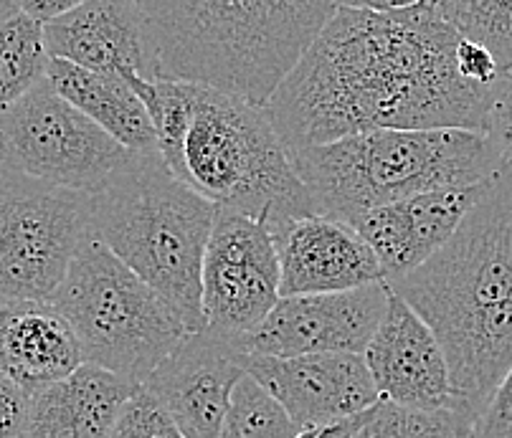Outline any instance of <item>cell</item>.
Masks as SVG:
<instances>
[{"label":"cell","instance_id":"obj_1","mask_svg":"<svg viewBox=\"0 0 512 438\" xmlns=\"http://www.w3.org/2000/svg\"><path fill=\"white\" fill-rule=\"evenodd\" d=\"M459 33L424 6L335 8L267 102L287 152L373 130L485 132L500 87L467 82Z\"/></svg>","mask_w":512,"mask_h":438},{"label":"cell","instance_id":"obj_2","mask_svg":"<svg viewBox=\"0 0 512 438\" xmlns=\"http://www.w3.org/2000/svg\"><path fill=\"white\" fill-rule=\"evenodd\" d=\"M148 109L170 173L213 206L231 208L277 231L315 216L310 190L295 173L264 107L183 79L125 76Z\"/></svg>","mask_w":512,"mask_h":438},{"label":"cell","instance_id":"obj_3","mask_svg":"<svg viewBox=\"0 0 512 438\" xmlns=\"http://www.w3.org/2000/svg\"><path fill=\"white\" fill-rule=\"evenodd\" d=\"M434 330L459 401L480 416L512 368V165L426 264L388 284Z\"/></svg>","mask_w":512,"mask_h":438},{"label":"cell","instance_id":"obj_4","mask_svg":"<svg viewBox=\"0 0 512 438\" xmlns=\"http://www.w3.org/2000/svg\"><path fill=\"white\" fill-rule=\"evenodd\" d=\"M168 79L264 104L333 16V0H137Z\"/></svg>","mask_w":512,"mask_h":438},{"label":"cell","instance_id":"obj_5","mask_svg":"<svg viewBox=\"0 0 512 438\" xmlns=\"http://www.w3.org/2000/svg\"><path fill=\"white\" fill-rule=\"evenodd\" d=\"M289 157L315 211L345 223L409 195L482 185L507 165L495 142L472 130H373Z\"/></svg>","mask_w":512,"mask_h":438},{"label":"cell","instance_id":"obj_6","mask_svg":"<svg viewBox=\"0 0 512 438\" xmlns=\"http://www.w3.org/2000/svg\"><path fill=\"white\" fill-rule=\"evenodd\" d=\"M216 206L175 178L160 152H135L92 195V238L175 309L188 332L206 330L201 269Z\"/></svg>","mask_w":512,"mask_h":438},{"label":"cell","instance_id":"obj_7","mask_svg":"<svg viewBox=\"0 0 512 438\" xmlns=\"http://www.w3.org/2000/svg\"><path fill=\"white\" fill-rule=\"evenodd\" d=\"M84 363L142 385L191 332L175 309L97 238L84 241L54 294Z\"/></svg>","mask_w":512,"mask_h":438},{"label":"cell","instance_id":"obj_8","mask_svg":"<svg viewBox=\"0 0 512 438\" xmlns=\"http://www.w3.org/2000/svg\"><path fill=\"white\" fill-rule=\"evenodd\" d=\"M92 238V195L0 165V302H51Z\"/></svg>","mask_w":512,"mask_h":438},{"label":"cell","instance_id":"obj_9","mask_svg":"<svg viewBox=\"0 0 512 438\" xmlns=\"http://www.w3.org/2000/svg\"><path fill=\"white\" fill-rule=\"evenodd\" d=\"M132 155L46 79L0 112V165L51 185L94 195Z\"/></svg>","mask_w":512,"mask_h":438},{"label":"cell","instance_id":"obj_10","mask_svg":"<svg viewBox=\"0 0 512 438\" xmlns=\"http://www.w3.org/2000/svg\"><path fill=\"white\" fill-rule=\"evenodd\" d=\"M206 330L239 342L279 302V259L264 223L216 206L201 269Z\"/></svg>","mask_w":512,"mask_h":438},{"label":"cell","instance_id":"obj_11","mask_svg":"<svg viewBox=\"0 0 512 438\" xmlns=\"http://www.w3.org/2000/svg\"><path fill=\"white\" fill-rule=\"evenodd\" d=\"M391 289L386 282L327 294L279 297L267 320L239 340L246 355H363L386 314Z\"/></svg>","mask_w":512,"mask_h":438},{"label":"cell","instance_id":"obj_12","mask_svg":"<svg viewBox=\"0 0 512 438\" xmlns=\"http://www.w3.org/2000/svg\"><path fill=\"white\" fill-rule=\"evenodd\" d=\"M244 370L284 406L300 428L327 426L381 401L363 355H244Z\"/></svg>","mask_w":512,"mask_h":438},{"label":"cell","instance_id":"obj_13","mask_svg":"<svg viewBox=\"0 0 512 438\" xmlns=\"http://www.w3.org/2000/svg\"><path fill=\"white\" fill-rule=\"evenodd\" d=\"M244 355L234 340L211 330L191 332L150 373L145 388L186 438H218L231 393L244 378Z\"/></svg>","mask_w":512,"mask_h":438},{"label":"cell","instance_id":"obj_14","mask_svg":"<svg viewBox=\"0 0 512 438\" xmlns=\"http://www.w3.org/2000/svg\"><path fill=\"white\" fill-rule=\"evenodd\" d=\"M363 357L381 401L416 411H434L459 401L434 330L398 294L388 297L386 314Z\"/></svg>","mask_w":512,"mask_h":438},{"label":"cell","instance_id":"obj_15","mask_svg":"<svg viewBox=\"0 0 512 438\" xmlns=\"http://www.w3.org/2000/svg\"><path fill=\"white\" fill-rule=\"evenodd\" d=\"M51 59L115 76H163L158 49L137 0H87L84 6L44 23Z\"/></svg>","mask_w":512,"mask_h":438},{"label":"cell","instance_id":"obj_16","mask_svg":"<svg viewBox=\"0 0 512 438\" xmlns=\"http://www.w3.org/2000/svg\"><path fill=\"white\" fill-rule=\"evenodd\" d=\"M272 236L279 259V297L345 292L383 282L371 246L338 218L302 216L279 226Z\"/></svg>","mask_w":512,"mask_h":438},{"label":"cell","instance_id":"obj_17","mask_svg":"<svg viewBox=\"0 0 512 438\" xmlns=\"http://www.w3.org/2000/svg\"><path fill=\"white\" fill-rule=\"evenodd\" d=\"M485 185L409 195L404 201L363 213L350 226L376 254L383 282H398L447 244L469 208L480 201Z\"/></svg>","mask_w":512,"mask_h":438},{"label":"cell","instance_id":"obj_18","mask_svg":"<svg viewBox=\"0 0 512 438\" xmlns=\"http://www.w3.org/2000/svg\"><path fill=\"white\" fill-rule=\"evenodd\" d=\"M84 365L77 335L54 302H0V373L28 395Z\"/></svg>","mask_w":512,"mask_h":438},{"label":"cell","instance_id":"obj_19","mask_svg":"<svg viewBox=\"0 0 512 438\" xmlns=\"http://www.w3.org/2000/svg\"><path fill=\"white\" fill-rule=\"evenodd\" d=\"M137 385L92 363L31 395L18 438H107Z\"/></svg>","mask_w":512,"mask_h":438},{"label":"cell","instance_id":"obj_20","mask_svg":"<svg viewBox=\"0 0 512 438\" xmlns=\"http://www.w3.org/2000/svg\"><path fill=\"white\" fill-rule=\"evenodd\" d=\"M46 82L61 99L87 114L130 152H158L153 122L130 84L115 74L84 69L64 59H51Z\"/></svg>","mask_w":512,"mask_h":438},{"label":"cell","instance_id":"obj_21","mask_svg":"<svg viewBox=\"0 0 512 438\" xmlns=\"http://www.w3.org/2000/svg\"><path fill=\"white\" fill-rule=\"evenodd\" d=\"M49 61L44 23L21 11L0 23V112L44 82Z\"/></svg>","mask_w":512,"mask_h":438},{"label":"cell","instance_id":"obj_22","mask_svg":"<svg viewBox=\"0 0 512 438\" xmlns=\"http://www.w3.org/2000/svg\"><path fill=\"white\" fill-rule=\"evenodd\" d=\"M302 428L256 378L244 373L231 393L218 438H297Z\"/></svg>","mask_w":512,"mask_h":438},{"label":"cell","instance_id":"obj_23","mask_svg":"<svg viewBox=\"0 0 512 438\" xmlns=\"http://www.w3.org/2000/svg\"><path fill=\"white\" fill-rule=\"evenodd\" d=\"M371 421L388 438H472L477 411L464 401H454L452 406L434 411H416L378 401L371 408Z\"/></svg>","mask_w":512,"mask_h":438},{"label":"cell","instance_id":"obj_24","mask_svg":"<svg viewBox=\"0 0 512 438\" xmlns=\"http://www.w3.org/2000/svg\"><path fill=\"white\" fill-rule=\"evenodd\" d=\"M447 21L459 36L490 49L512 79V0H449Z\"/></svg>","mask_w":512,"mask_h":438},{"label":"cell","instance_id":"obj_25","mask_svg":"<svg viewBox=\"0 0 512 438\" xmlns=\"http://www.w3.org/2000/svg\"><path fill=\"white\" fill-rule=\"evenodd\" d=\"M107 438H186L170 413L145 385H137L135 393L122 403Z\"/></svg>","mask_w":512,"mask_h":438},{"label":"cell","instance_id":"obj_26","mask_svg":"<svg viewBox=\"0 0 512 438\" xmlns=\"http://www.w3.org/2000/svg\"><path fill=\"white\" fill-rule=\"evenodd\" d=\"M454 59H457L459 74L472 84H480V87L497 89L507 82V76L502 74L500 64H497L495 56L490 54V49H485L477 41H469V38L459 36L457 51H454Z\"/></svg>","mask_w":512,"mask_h":438},{"label":"cell","instance_id":"obj_27","mask_svg":"<svg viewBox=\"0 0 512 438\" xmlns=\"http://www.w3.org/2000/svg\"><path fill=\"white\" fill-rule=\"evenodd\" d=\"M472 438H512V368L474 421Z\"/></svg>","mask_w":512,"mask_h":438},{"label":"cell","instance_id":"obj_28","mask_svg":"<svg viewBox=\"0 0 512 438\" xmlns=\"http://www.w3.org/2000/svg\"><path fill=\"white\" fill-rule=\"evenodd\" d=\"M31 395L0 373V438H18L28 416Z\"/></svg>","mask_w":512,"mask_h":438},{"label":"cell","instance_id":"obj_29","mask_svg":"<svg viewBox=\"0 0 512 438\" xmlns=\"http://www.w3.org/2000/svg\"><path fill=\"white\" fill-rule=\"evenodd\" d=\"M485 135L495 142L502 160L512 165V79H507L500 92H497Z\"/></svg>","mask_w":512,"mask_h":438},{"label":"cell","instance_id":"obj_30","mask_svg":"<svg viewBox=\"0 0 512 438\" xmlns=\"http://www.w3.org/2000/svg\"><path fill=\"white\" fill-rule=\"evenodd\" d=\"M18 3H21V13L41 23H49L64 13L74 11V8L84 6L87 0H18Z\"/></svg>","mask_w":512,"mask_h":438},{"label":"cell","instance_id":"obj_31","mask_svg":"<svg viewBox=\"0 0 512 438\" xmlns=\"http://www.w3.org/2000/svg\"><path fill=\"white\" fill-rule=\"evenodd\" d=\"M365 413H358V416H350L345 421L338 423H327V426H315V428H302L297 438H353L358 433V428L363 426Z\"/></svg>","mask_w":512,"mask_h":438},{"label":"cell","instance_id":"obj_32","mask_svg":"<svg viewBox=\"0 0 512 438\" xmlns=\"http://www.w3.org/2000/svg\"><path fill=\"white\" fill-rule=\"evenodd\" d=\"M335 8H348V11H368V13H393L404 8L419 6V0H333Z\"/></svg>","mask_w":512,"mask_h":438},{"label":"cell","instance_id":"obj_33","mask_svg":"<svg viewBox=\"0 0 512 438\" xmlns=\"http://www.w3.org/2000/svg\"><path fill=\"white\" fill-rule=\"evenodd\" d=\"M419 6H424L426 11L436 13V16L447 18V8H449V0H419Z\"/></svg>","mask_w":512,"mask_h":438},{"label":"cell","instance_id":"obj_34","mask_svg":"<svg viewBox=\"0 0 512 438\" xmlns=\"http://www.w3.org/2000/svg\"><path fill=\"white\" fill-rule=\"evenodd\" d=\"M21 11V3L18 0H0V23L6 21V18L16 16Z\"/></svg>","mask_w":512,"mask_h":438}]
</instances>
